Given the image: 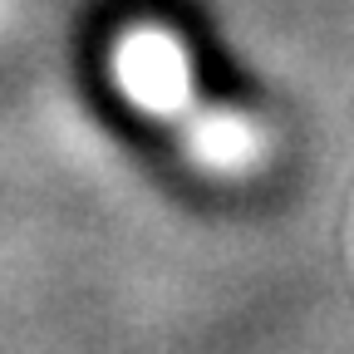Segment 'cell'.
<instances>
[{
	"instance_id": "obj_1",
	"label": "cell",
	"mask_w": 354,
	"mask_h": 354,
	"mask_svg": "<svg viewBox=\"0 0 354 354\" xmlns=\"http://www.w3.org/2000/svg\"><path fill=\"white\" fill-rule=\"evenodd\" d=\"M118 94L153 118H177L192 109V59L183 39L162 25H133L113 50Z\"/></svg>"
},
{
	"instance_id": "obj_2",
	"label": "cell",
	"mask_w": 354,
	"mask_h": 354,
	"mask_svg": "<svg viewBox=\"0 0 354 354\" xmlns=\"http://www.w3.org/2000/svg\"><path fill=\"white\" fill-rule=\"evenodd\" d=\"M187 153L207 172H246L261 158V128L236 109H202L187 123Z\"/></svg>"
}]
</instances>
